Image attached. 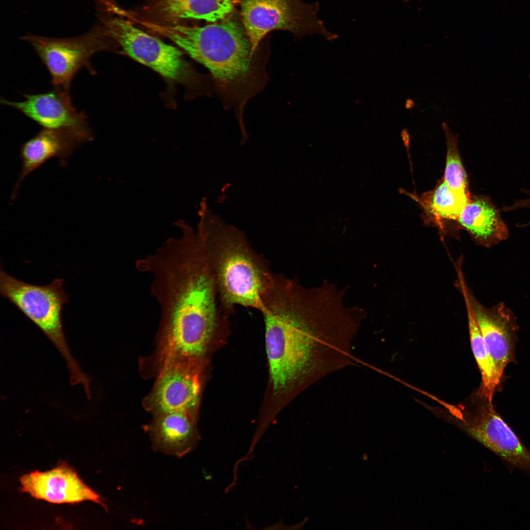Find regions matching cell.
<instances>
[{"label":"cell","mask_w":530,"mask_h":530,"mask_svg":"<svg viewBox=\"0 0 530 530\" xmlns=\"http://www.w3.org/2000/svg\"><path fill=\"white\" fill-rule=\"evenodd\" d=\"M260 311L275 392L307 387L352 364V343L363 317L333 287H307L297 278L279 277Z\"/></svg>","instance_id":"1"},{"label":"cell","mask_w":530,"mask_h":530,"mask_svg":"<svg viewBox=\"0 0 530 530\" xmlns=\"http://www.w3.org/2000/svg\"><path fill=\"white\" fill-rule=\"evenodd\" d=\"M181 231L155 251L137 259V269L152 277L151 292L160 308L153 356L159 363L202 361L219 325L221 310L213 273L197 233L185 221Z\"/></svg>","instance_id":"2"},{"label":"cell","mask_w":530,"mask_h":530,"mask_svg":"<svg viewBox=\"0 0 530 530\" xmlns=\"http://www.w3.org/2000/svg\"><path fill=\"white\" fill-rule=\"evenodd\" d=\"M140 25L175 43L211 72L216 89L240 116L247 101L265 83L263 63L257 59L242 23L228 17L202 26L165 25L141 20Z\"/></svg>","instance_id":"3"},{"label":"cell","mask_w":530,"mask_h":530,"mask_svg":"<svg viewBox=\"0 0 530 530\" xmlns=\"http://www.w3.org/2000/svg\"><path fill=\"white\" fill-rule=\"evenodd\" d=\"M197 234L213 273L220 307L227 315L238 305L260 311L273 274L244 232L226 223L203 198Z\"/></svg>","instance_id":"4"},{"label":"cell","mask_w":530,"mask_h":530,"mask_svg":"<svg viewBox=\"0 0 530 530\" xmlns=\"http://www.w3.org/2000/svg\"><path fill=\"white\" fill-rule=\"evenodd\" d=\"M96 8L106 34L125 54L170 81L192 89L200 86V76L185 60L179 48L148 34L122 15L113 0H102Z\"/></svg>","instance_id":"5"},{"label":"cell","mask_w":530,"mask_h":530,"mask_svg":"<svg viewBox=\"0 0 530 530\" xmlns=\"http://www.w3.org/2000/svg\"><path fill=\"white\" fill-rule=\"evenodd\" d=\"M0 292L55 346L66 362L71 384H80L84 390H89L90 380L72 356L65 337L61 314L69 297L63 288V279L56 278L44 286L31 284L6 273L0 264Z\"/></svg>","instance_id":"6"},{"label":"cell","mask_w":530,"mask_h":530,"mask_svg":"<svg viewBox=\"0 0 530 530\" xmlns=\"http://www.w3.org/2000/svg\"><path fill=\"white\" fill-rule=\"evenodd\" d=\"M241 23L256 52L270 31L284 30L302 37L318 34L332 40L337 35L318 18L319 4L301 0H240Z\"/></svg>","instance_id":"7"},{"label":"cell","mask_w":530,"mask_h":530,"mask_svg":"<svg viewBox=\"0 0 530 530\" xmlns=\"http://www.w3.org/2000/svg\"><path fill=\"white\" fill-rule=\"evenodd\" d=\"M20 39L33 48L48 70L54 88L68 92L72 80L81 69L96 74L91 62L95 53L117 46L99 22L87 32L76 37L56 38L27 33Z\"/></svg>","instance_id":"8"},{"label":"cell","mask_w":530,"mask_h":530,"mask_svg":"<svg viewBox=\"0 0 530 530\" xmlns=\"http://www.w3.org/2000/svg\"><path fill=\"white\" fill-rule=\"evenodd\" d=\"M201 362L173 361L163 365L143 400L153 415L174 411L197 414L201 389Z\"/></svg>","instance_id":"9"},{"label":"cell","mask_w":530,"mask_h":530,"mask_svg":"<svg viewBox=\"0 0 530 530\" xmlns=\"http://www.w3.org/2000/svg\"><path fill=\"white\" fill-rule=\"evenodd\" d=\"M477 403L468 431L511 467L530 476V451L493 407L477 394Z\"/></svg>","instance_id":"10"},{"label":"cell","mask_w":530,"mask_h":530,"mask_svg":"<svg viewBox=\"0 0 530 530\" xmlns=\"http://www.w3.org/2000/svg\"><path fill=\"white\" fill-rule=\"evenodd\" d=\"M23 96L25 99L22 101L1 98L0 103L19 111L42 128L73 132L88 141L93 139L87 117L74 107L69 92L54 88L47 92Z\"/></svg>","instance_id":"11"},{"label":"cell","mask_w":530,"mask_h":530,"mask_svg":"<svg viewBox=\"0 0 530 530\" xmlns=\"http://www.w3.org/2000/svg\"><path fill=\"white\" fill-rule=\"evenodd\" d=\"M20 490L54 504L91 501L106 508L100 496L86 485L76 472L62 463L46 472L35 471L20 478Z\"/></svg>","instance_id":"12"},{"label":"cell","mask_w":530,"mask_h":530,"mask_svg":"<svg viewBox=\"0 0 530 530\" xmlns=\"http://www.w3.org/2000/svg\"><path fill=\"white\" fill-rule=\"evenodd\" d=\"M474 314L502 380L504 371L514 361L517 324L512 312L501 303L487 310L472 298Z\"/></svg>","instance_id":"13"},{"label":"cell","mask_w":530,"mask_h":530,"mask_svg":"<svg viewBox=\"0 0 530 530\" xmlns=\"http://www.w3.org/2000/svg\"><path fill=\"white\" fill-rule=\"evenodd\" d=\"M86 142L84 137L73 132L42 128L23 143L20 150L21 168L11 199L15 198L21 183L31 173L53 158H58L60 164L64 165L75 150Z\"/></svg>","instance_id":"14"},{"label":"cell","mask_w":530,"mask_h":530,"mask_svg":"<svg viewBox=\"0 0 530 530\" xmlns=\"http://www.w3.org/2000/svg\"><path fill=\"white\" fill-rule=\"evenodd\" d=\"M233 10L231 0H146L142 12L133 13L156 23L175 25L190 20L214 23L231 16Z\"/></svg>","instance_id":"15"},{"label":"cell","mask_w":530,"mask_h":530,"mask_svg":"<svg viewBox=\"0 0 530 530\" xmlns=\"http://www.w3.org/2000/svg\"><path fill=\"white\" fill-rule=\"evenodd\" d=\"M196 421V414L193 413L167 412L154 415L146 429L155 450L181 457L199 441Z\"/></svg>","instance_id":"16"},{"label":"cell","mask_w":530,"mask_h":530,"mask_svg":"<svg viewBox=\"0 0 530 530\" xmlns=\"http://www.w3.org/2000/svg\"><path fill=\"white\" fill-rule=\"evenodd\" d=\"M456 221L476 240L485 246L494 245L508 236V229L499 212L484 197L471 195Z\"/></svg>","instance_id":"17"},{"label":"cell","mask_w":530,"mask_h":530,"mask_svg":"<svg viewBox=\"0 0 530 530\" xmlns=\"http://www.w3.org/2000/svg\"><path fill=\"white\" fill-rule=\"evenodd\" d=\"M459 284L467 308L472 350L481 375V385L477 394L492 401L493 396L501 380L498 376L494 362L476 318L472 306V297L465 282L462 281Z\"/></svg>","instance_id":"18"},{"label":"cell","mask_w":530,"mask_h":530,"mask_svg":"<svg viewBox=\"0 0 530 530\" xmlns=\"http://www.w3.org/2000/svg\"><path fill=\"white\" fill-rule=\"evenodd\" d=\"M471 196L469 191L451 189L442 178L432 190L415 199L427 217L442 228L444 221L457 220Z\"/></svg>","instance_id":"19"},{"label":"cell","mask_w":530,"mask_h":530,"mask_svg":"<svg viewBox=\"0 0 530 530\" xmlns=\"http://www.w3.org/2000/svg\"><path fill=\"white\" fill-rule=\"evenodd\" d=\"M442 128L447 147L446 165L442 179L452 189L469 191L467 175L458 148V134H454L446 123H442Z\"/></svg>","instance_id":"20"},{"label":"cell","mask_w":530,"mask_h":530,"mask_svg":"<svg viewBox=\"0 0 530 530\" xmlns=\"http://www.w3.org/2000/svg\"><path fill=\"white\" fill-rule=\"evenodd\" d=\"M415 106V103L414 101L408 98L406 100L405 104V108L406 109H411Z\"/></svg>","instance_id":"21"},{"label":"cell","mask_w":530,"mask_h":530,"mask_svg":"<svg viewBox=\"0 0 530 530\" xmlns=\"http://www.w3.org/2000/svg\"><path fill=\"white\" fill-rule=\"evenodd\" d=\"M521 207H530V198L520 202Z\"/></svg>","instance_id":"22"},{"label":"cell","mask_w":530,"mask_h":530,"mask_svg":"<svg viewBox=\"0 0 530 530\" xmlns=\"http://www.w3.org/2000/svg\"></svg>","instance_id":"23"}]
</instances>
